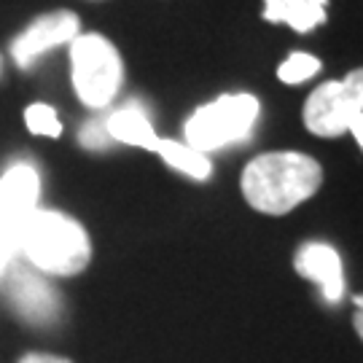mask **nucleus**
I'll list each match as a JSON object with an SVG mask.
<instances>
[{
  "instance_id": "12",
  "label": "nucleus",
  "mask_w": 363,
  "mask_h": 363,
  "mask_svg": "<svg viewBox=\"0 0 363 363\" xmlns=\"http://www.w3.org/2000/svg\"><path fill=\"white\" fill-rule=\"evenodd\" d=\"M156 154L167 162L169 167L181 169L189 178L194 181H208L210 172H213V164H210L208 154L196 151L189 143H178V140H162L156 143Z\"/></svg>"
},
{
  "instance_id": "3",
  "label": "nucleus",
  "mask_w": 363,
  "mask_h": 363,
  "mask_svg": "<svg viewBox=\"0 0 363 363\" xmlns=\"http://www.w3.org/2000/svg\"><path fill=\"white\" fill-rule=\"evenodd\" d=\"M70 76L81 103L105 108L121 89L124 65L116 46L105 35L86 33L70 43Z\"/></svg>"
},
{
  "instance_id": "19",
  "label": "nucleus",
  "mask_w": 363,
  "mask_h": 363,
  "mask_svg": "<svg viewBox=\"0 0 363 363\" xmlns=\"http://www.w3.org/2000/svg\"><path fill=\"white\" fill-rule=\"evenodd\" d=\"M355 331H358V334H361V339H363V310L355 315Z\"/></svg>"
},
{
  "instance_id": "13",
  "label": "nucleus",
  "mask_w": 363,
  "mask_h": 363,
  "mask_svg": "<svg viewBox=\"0 0 363 363\" xmlns=\"http://www.w3.org/2000/svg\"><path fill=\"white\" fill-rule=\"evenodd\" d=\"M25 121L27 130L38 138H60L62 135V124H60V116L52 105L46 103H33L25 111Z\"/></svg>"
},
{
  "instance_id": "15",
  "label": "nucleus",
  "mask_w": 363,
  "mask_h": 363,
  "mask_svg": "<svg viewBox=\"0 0 363 363\" xmlns=\"http://www.w3.org/2000/svg\"><path fill=\"white\" fill-rule=\"evenodd\" d=\"M81 140L86 145H91V148H103L111 138H108V132H105V124L100 127V124H91V127H86V130L81 132Z\"/></svg>"
},
{
  "instance_id": "17",
  "label": "nucleus",
  "mask_w": 363,
  "mask_h": 363,
  "mask_svg": "<svg viewBox=\"0 0 363 363\" xmlns=\"http://www.w3.org/2000/svg\"><path fill=\"white\" fill-rule=\"evenodd\" d=\"M16 253L11 245H6L3 240H0V274L6 272V267H9V261H11V256Z\"/></svg>"
},
{
  "instance_id": "14",
  "label": "nucleus",
  "mask_w": 363,
  "mask_h": 363,
  "mask_svg": "<svg viewBox=\"0 0 363 363\" xmlns=\"http://www.w3.org/2000/svg\"><path fill=\"white\" fill-rule=\"evenodd\" d=\"M318 70H320V60H318V57L296 52V54H291L286 62L277 67V76H280L283 84L296 86V84H301V81H307V78L315 76Z\"/></svg>"
},
{
  "instance_id": "2",
  "label": "nucleus",
  "mask_w": 363,
  "mask_h": 363,
  "mask_svg": "<svg viewBox=\"0 0 363 363\" xmlns=\"http://www.w3.org/2000/svg\"><path fill=\"white\" fill-rule=\"evenodd\" d=\"M16 250H22L38 272L57 277H73L84 272L91 261L86 229L76 218L57 210H35L19 232Z\"/></svg>"
},
{
  "instance_id": "16",
  "label": "nucleus",
  "mask_w": 363,
  "mask_h": 363,
  "mask_svg": "<svg viewBox=\"0 0 363 363\" xmlns=\"http://www.w3.org/2000/svg\"><path fill=\"white\" fill-rule=\"evenodd\" d=\"M19 363H70L65 358H57V355H46V352H30Z\"/></svg>"
},
{
  "instance_id": "6",
  "label": "nucleus",
  "mask_w": 363,
  "mask_h": 363,
  "mask_svg": "<svg viewBox=\"0 0 363 363\" xmlns=\"http://www.w3.org/2000/svg\"><path fill=\"white\" fill-rule=\"evenodd\" d=\"M40 178L30 164H13L0 178V240L16 250L25 220L38 210Z\"/></svg>"
},
{
  "instance_id": "9",
  "label": "nucleus",
  "mask_w": 363,
  "mask_h": 363,
  "mask_svg": "<svg viewBox=\"0 0 363 363\" xmlns=\"http://www.w3.org/2000/svg\"><path fill=\"white\" fill-rule=\"evenodd\" d=\"M9 294L16 312L35 325L54 323L60 318V296L43 277L33 272H13Z\"/></svg>"
},
{
  "instance_id": "18",
  "label": "nucleus",
  "mask_w": 363,
  "mask_h": 363,
  "mask_svg": "<svg viewBox=\"0 0 363 363\" xmlns=\"http://www.w3.org/2000/svg\"><path fill=\"white\" fill-rule=\"evenodd\" d=\"M347 132H352V135H355L358 145L363 148V113H358V116L352 118V121H350V130H347Z\"/></svg>"
},
{
  "instance_id": "5",
  "label": "nucleus",
  "mask_w": 363,
  "mask_h": 363,
  "mask_svg": "<svg viewBox=\"0 0 363 363\" xmlns=\"http://www.w3.org/2000/svg\"><path fill=\"white\" fill-rule=\"evenodd\" d=\"M363 113V67L342 81H325L304 103V127L318 138H339L350 130V121Z\"/></svg>"
},
{
  "instance_id": "10",
  "label": "nucleus",
  "mask_w": 363,
  "mask_h": 363,
  "mask_svg": "<svg viewBox=\"0 0 363 363\" xmlns=\"http://www.w3.org/2000/svg\"><path fill=\"white\" fill-rule=\"evenodd\" d=\"M264 19L310 33L325 22V0H264Z\"/></svg>"
},
{
  "instance_id": "20",
  "label": "nucleus",
  "mask_w": 363,
  "mask_h": 363,
  "mask_svg": "<svg viewBox=\"0 0 363 363\" xmlns=\"http://www.w3.org/2000/svg\"><path fill=\"white\" fill-rule=\"evenodd\" d=\"M355 304H358V307L363 310V296H355Z\"/></svg>"
},
{
  "instance_id": "8",
  "label": "nucleus",
  "mask_w": 363,
  "mask_h": 363,
  "mask_svg": "<svg viewBox=\"0 0 363 363\" xmlns=\"http://www.w3.org/2000/svg\"><path fill=\"white\" fill-rule=\"evenodd\" d=\"M296 272L304 280L318 283L323 291L325 301H339L345 296V272H342V259L331 245L325 242H304L296 250V259H294Z\"/></svg>"
},
{
  "instance_id": "7",
  "label": "nucleus",
  "mask_w": 363,
  "mask_h": 363,
  "mask_svg": "<svg viewBox=\"0 0 363 363\" xmlns=\"http://www.w3.org/2000/svg\"><path fill=\"white\" fill-rule=\"evenodd\" d=\"M78 30H81V22L73 11H52L38 16L19 38L13 40L11 54L16 65L30 67L35 62V57L46 54L54 46L73 43L78 38Z\"/></svg>"
},
{
  "instance_id": "11",
  "label": "nucleus",
  "mask_w": 363,
  "mask_h": 363,
  "mask_svg": "<svg viewBox=\"0 0 363 363\" xmlns=\"http://www.w3.org/2000/svg\"><path fill=\"white\" fill-rule=\"evenodd\" d=\"M105 132H108V138H113L118 143L138 145L145 151H156V143H159L148 116L138 108H121L116 113H111L105 121Z\"/></svg>"
},
{
  "instance_id": "1",
  "label": "nucleus",
  "mask_w": 363,
  "mask_h": 363,
  "mask_svg": "<svg viewBox=\"0 0 363 363\" xmlns=\"http://www.w3.org/2000/svg\"><path fill=\"white\" fill-rule=\"evenodd\" d=\"M323 183V169L307 154L272 151L247 162L242 169V196L264 216H286L307 202Z\"/></svg>"
},
{
  "instance_id": "4",
  "label": "nucleus",
  "mask_w": 363,
  "mask_h": 363,
  "mask_svg": "<svg viewBox=\"0 0 363 363\" xmlns=\"http://www.w3.org/2000/svg\"><path fill=\"white\" fill-rule=\"evenodd\" d=\"M256 118L259 100L253 94H220L186 121V140L191 148L208 154L247 138Z\"/></svg>"
}]
</instances>
